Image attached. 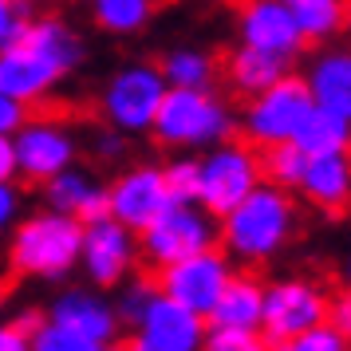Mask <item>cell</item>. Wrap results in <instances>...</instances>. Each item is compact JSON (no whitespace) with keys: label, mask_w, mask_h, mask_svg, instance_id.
I'll return each mask as SVG.
<instances>
[{"label":"cell","mask_w":351,"mask_h":351,"mask_svg":"<svg viewBox=\"0 0 351 351\" xmlns=\"http://www.w3.org/2000/svg\"><path fill=\"white\" fill-rule=\"evenodd\" d=\"M83 60V40L64 20L56 16H28L12 36V44L0 48V91L32 107L36 99H44L64 80L67 71H75Z\"/></svg>","instance_id":"6da1fadb"},{"label":"cell","mask_w":351,"mask_h":351,"mask_svg":"<svg viewBox=\"0 0 351 351\" xmlns=\"http://www.w3.org/2000/svg\"><path fill=\"white\" fill-rule=\"evenodd\" d=\"M296 233V206L288 190L261 182L253 193H245L217 225V241L233 261L261 265L285 249Z\"/></svg>","instance_id":"7a4b0ae2"},{"label":"cell","mask_w":351,"mask_h":351,"mask_svg":"<svg viewBox=\"0 0 351 351\" xmlns=\"http://www.w3.org/2000/svg\"><path fill=\"white\" fill-rule=\"evenodd\" d=\"M83 253V221L60 209L32 213L28 221L16 225L12 245H8V269L16 276L36 280H60L80 265Z\"/></svg>","instance_id":"3957f363"},{"label":"cell","mask_w":351,"mask_h":351,"mask_svg":"<svg viewBox=\"0 0 351 351\" xmlns=\"http://www.w3.org/2000/svg\"><path fill=\"white\" fill-rule=\"evenodd\" d=\"M150 130L170 150H209L233 134V114L209 87H166Z\"/></svg>","instance_id":"277c9868"},{"label":"cell","mask_w":351,"mask_h":351,"mask_svg":"<svg viewBox=\"0 0 351 351\" xmlns=\"http://www.w3.org/2000/svg\"><path fill=\"white\" fill-rule=\"evenodd\" d=\"M261 182H265V174H261V150L249 138L245 143H233V138L213 143L206 158H197V202L213 217H225Z\"/></svg>","instance_id":"5b68a950"},{"label":"cell","mask_w":351,"mask_h":351,"mask_svg":"<svg viewBox=\"0 0 351 351\" xmlns=\"http://www.w3.org/2000/svg\"><path fill=\"white\" fill-rule=\"evenodd\" d=\"M217 245V217L202 202H170L154 221L138 233V253L150 269H162L170 261L202 253Z\"/></svg>","instance_id":"8992f818"},{"label":"cell","mask_w":351,"mask_h":351,"mask_svg":"<svg viewBox=\"0 0 351 351\" xmlns=\"http://www.w3.org/2000/svg\"><path fill=\"white\" fill-rule=\"evenodd\" d=\"M166 75L154 64H127L123 71H114L111 83L103 87L99 111L107 119V127L123 130V134H143L154 127V114L166 95Z\"/></svg>","instance_id":"52a82bcc"},{"label":"cell","mask_w":351,"mask_h":351,"mask_svg":"<svg viewBox=\"0 0 351 351\" xmlns=\"http://www.w3.org/2000/svg\"><path fill=\"white\" fill-rule=\"evenodd\" d=\"M229 276H233V256L225 249H217V245L154 269V280H158L162 296L186 304L197 316H209V308L217 304L221 288L229 285Z\"/></svg>","instance_id":"ba28073f"},{"label":"cell","mask_w":351,"mask_h":351,"mask_svg":"<svg viewBox=\"0 0 351 351\" xmlns=\"http://www.w3.org/2000/svg\"><path fill=\"white\" fill-rule=\"evenodd\" d=\"M308 111H312L308 80L285 75V80L272 83L269 91H261V95L249 99L245 119H241V130H245V138H249L256 150H261V146H272V143H288Z\"/></svg>","instance_id":"9c48e42d"},{"label":"cell","mask_w":351,"mask_h":351,"mask_svg":"<svg viewBox=\"0 0 351 351\" xmlns=\"http://www.w3.org/2000/svg\"><path fill=\"white\" fill-rule=\"evenodd\" d=\"M332 296L312 280H276L265 288V308H261V335L269 348H288L300 332L312 324L328 319Z\"/></svg>","instance_id":"30bf717a"},{"label":"cell","mask_w":351,"mask_h":351,"mask_svg":"<svg viewBox=\"0 0 351 351\" xmlns=\"http://www.w3.org/2000/svg\"><path fill=\"white\" fill-rule=\"evenodd\" d=\"M202 343H206V316L190 312L186 304L162 292L134 319V335H130L134 351H197Z\"/></svg>","instance_id":"8fae6325"},{"label":"cell","mask_w":351,"mask_h":351,"mask_svg":"<svg viewBox=\"0 0 351 351\" xmlns=\"http://www.w3.org/2000/svg\"><path fill=\"white\" fill-rule=\"evenodd\" d=\"M75 162V138L56 119L28 114V123L16 130V174L28 186H44Z\"/></svg>","instance_id":"7c38bea8"},{"label":"cell","mask_w":351,"mask_h":351,"mask_svg":"<svg viewBox=\"0 0 351 351\" xmlns=\"http://www.w3.org/2000/svg\"><path fill=\"white\" fill-rule=\"evenodd\" d=\"M134 256H138V241L134 229H127L123 221H114L111 213L99 217V221L83 225V269L95 280L99 288L119 285L130 269H134Z\"/></svg>","instance_id":"4fadbf2b"},{"label":"cell","mask_w":351,"mask_h":351,"mask_svg":"<svg viewBox=\"0 0 351 351\" xmlns=\"http://www.w3.org/2000/svg\"><path fill=\"white\" fill-rule=\"evenodd\" d=\"M107 197H111V217L123 221L127 229H134V233H143L146 225L174 202L170 190H166L162 166H130L127 174H119L107 186Z\"/></svg>","instance_id":"5bb4252c"},{"label":"cell","mask_w":351,"mask_h":351,"mask_svg":"<svg viewBox=\"0 0 351 351\" xmlns=\"http://www.w3.org/2000/svg\"><path fill=\"white\" fill-rule=\"evenodd\" d=\"M237 32H241V44L285 56V60H296L308 48L300 24H296V16H292V8L285 0H245L237 16Z\"/></svg>","instance_id":"9a60e30c"},{"label":"cell","mask_w":351,"mask_h":351,"mask_svg":"<svg viewBox=\"0 0 351 351\" xmlns=\"http://www.w3.org/2000/svg\"><path fill=\"white\" fill-rule=\"evenodd\" d=\"M48 319H56L60 328H67V332L83 335L87 343L95 351L111 348L114 339H119V328H123V319H119V312H114L107 300H99L95 292H64L60 300L48 308Z\"/></svg>","instance_id":"2e32d148"},{"label":"cell","mask_w":351,"mask_h":351,"mask_svg":"<svg viewBox=\"0 0 351 351\" xmlns=\"http://www.w3.org/2000/svg\"><path fill=\"white\" fill-rule=\"evenodd\" d=\"M296 190L304 193L308 206L324 209L332 217L351 209V150L308 154V166H304V178Z\"/></svg>","instance_id":"e0dca14e"},{"label":"cell","mask_w":351,"mask_h":351,"mask_svg":"<svg viewBox=\"0 0 351 351\" xmlns=\"http://www.w3.org/2000/svg\"><path fill=\"white\" fill-rule=\"evenodd\" d=\"M40 190H48V202L51 209H60V213H71V217H80L83 225L87 221H99V217H107L111 213V197H107V186H99L91 174H83V170H60V174L44 182Z\"/></svg>","instance_id":"ac0fdd59"},{"label":"cell","mask_w":351,"mask_h":351,"mask_svg":"<svg viewBox=\"0 0 351 351\" xmlns=\"http://www.w3.org/2000/svg\"><path fill=\"white\" fill-rule=\"evenodd\" d=\"M288 64H292V60H285V56H272V51L241 44V48L229 51V60H225V83H229L237 95L253 99V95H261V91H269L276 80H285Z\"/></svg>","instance_id":"d6986e66"},{"label":"cell","mask_w":351,"mask_h":351,"mask_svg":"<svg viewBox=\"0 0 351 351\" xmlns=\"http://www.w3.org/2000/svg\"><path fill=\"white\" fill-rule=\"evenodd\" d=\"M308 91L316 107L351 119V51H324L308 67Z\"/></svg>","instance_id":"ffe728a7"},{"label":"cell","mask_w":351,"mask_h":351,"mask_svg":"<svg viewBox=\"0 0 351 351\" xmlns=\"http://www.w3.org/2000/svg\"><path fill=\"white\" fill-rule=\"evenodd\" d=\"M261 308H265V285L249 272H233L221 288L217 304L209 308L206 324H237V328H261Z\"/></svg>","instance_id":"44dd1931"},{"label":"cell","mask_w":351,"mask_h":351,"mask_svg":"<svg viewBox=\"0 0 351 351\" xmlns=\"http://www.w3.org/2000/svg\"><path fill=\"white\" fill-rule=\"evenodd\" d=\"M292 143L300 146L304 154H335V150H351V119L328 111V107H316L304 114V123L296 127Z\"/></svg>","instance_id":"7402d4cb"},{"label":"cell","mask_w":351,"mask_h":351,"mask_svg":"<svg viewBox=\"0 0 351 351\" xmlns=\"http://www.w3.org/2000/svg\"><path fill=\"white\" fill-rule=\"evenodd\" d=\"M158 12V0H91V20L111 36H134Z\"/></svg>","instance_id":"603a6c76"},{"label":"cell","mask_w":351,"mask_h":351,"mask_svg":"<svg viewBox=\"0 0 351 351\" xmlns=\"http://www.w3.org/2000/svg\"><path fill=\"white\" fill-rule=\"evenodd\" d=\"M292 16L300 24L304 40H332L343 32V16H348V0H285Z\"/></svg>","instance_id":"cb8c5ba5"},{"label":"cell","mask_w":351,"mask_h":351,"mask_svg":"<svg viewBox=\"0 0 351 351\" xmlns=\"http://www.w3.org/2000/svg\"><path fill=\"white\" fill-rule=\"evenodd\" d=\"M158 67L170 87H213V80H217V64L202 48H178Z\"/></svg>","instance_id":"d4e9b609"},{"label":"cell","mask_w":351,"mask_h":351,"mask_svg":"<svg viewBox=\"0 0 351 351\" xmlns=\"http://www.w3.org/2000/svg\"><path fill=\"white\" fill-rule=\"evenodd\" d=\"M304 166H308V154H304L292 138H288V143L261 146V174H265V182L280 186V190H296V186H300Z\"/></svg>","instance_id":"484cf974"},{"label":"cell","mask_w":351,"mask_h":351,"mask_svg":"<svg viewBox=\"0 0 351 351\" xmlns=\"http://www.w3.org/2000/svg\"><path fill=\"white\" fill-rule=\"evenodd\" d=\"M209 351H261L269 348L261 328H237V324H206V343Z\"/></svg>","instance_id":"4316f807"},{"label":"cell","mask_w":351,"mask_h":351,"mask_svg":"<svg viewBox=\"0 0 351 351\" xmlns=\"http://www.w3.org/2000/svg\"><path fill=\"white\" fill-rule=\"evenodd\" d=\"M158 296V280L154 276H138V280H130L127 288H123V296H119V304H114V312H119V319L123 324H130L134 328V319L146 312V304Z\"/></svg>","instance_id":"83f0119b"},{"label":"cell","mask_w":351,"mask_h":351,"mask_svg":"<svg viewBox=\"0 0 351 351\" xmlns=\"http://www.w3.org/2000/svg\"><path fill=\"white\" fill-rule=\"evenodd\" d=\"M166 190L174 202H197V158H174L162 166Z\"/></svg>","instance_id":"f1b7e54d"},{"label":"cell","mask_w":351,"mask_h":351,"mask_svg":"<svg viewBox=\"0 0 351 351\" xmlns=\"http://www.w3.org/2000/svg\"><path fill=\"white\" fill-rule=\"evenodd\" d=\"M343 348H348V339H343V332L335 328L332 319L312 324L308 332H300L292 343H288V351H343Z\"/></svg>","instance_id":"f546056e"},{"label":"cell","mask_w":351,"mask_h":351,"mask_svg":"<svg viewBox=\"0 0 351 351\" xmlns=\"http://www.w3.org/2000/svg\"><path fill=\"white\" fill-rule=\"evenodd\" d=\"M40 324H44V316L40 312H24L20 319H8V324H0V351H24L32 348V335L40 332Z\"/></svg>","instance_id":"4dcf8cb0"},{"label":"cell","mask_w":351,"mask_h":351,"mask_svg":"<svg viewBox=\"0 0 351 351\" xmlns=\"http://www.w3.org/2000/svg\"><path fill=\"white\" fill-rule=\"evenodd\" d=\"M24 123H28V103H20L8 91H0V134H16Z\"/></svg>","instance_id":"1f68e13d"},{"label":"cell","mask_w":351,"mask_h":351,"mask_svg":"<svg viewBox=\"0 0 351 351\" xmlns=\"http://www.w3.org/2000/svg\"><path fill=\"white\" fill-rule=\"evenodd\" d=\"M28 20V12L20 8L16 0H0V48L12 44V36L20 32V24Z\"/></svg>","instance_id":"d6a6232c"},{"label":"cell","mask_w":351,"mask_h":351,"mask_svg":"<svg viewBox=\"0 0 351 351\" xmlns=\"http://www.w3.org/2000/svg\"><path fill=\"white\" fill-rule=\"evenodd\" d=\"M328 319H332L335 328L343 332V339L351 343V288H343L339 296H332V304H328Z\"/></svg>","instance_id":"836d02e7"},{"label":"cell","mask_w":351,"mask_h":351,"mask_svg":"<svg viewBox=\"0 0 351 351\" xmlns=\"http://www.w3.org/2000/svg\"><path fill=\"white\" fill-rule=\"evenodd\" d=\"M20 217V193L8 186V182H0V233L4 229H12V221Z\"/></svg>","instance_id":"e575fe53"},{"label":"cell","mask_w":351,"mask_h":351,"mask_svg":"<svg viewBox=\"0 0 351 351\" xmlns=\"http://www.w3.org/2000/svg\"><path fill=\"white\" fill-rule=\"evenodd\" d=\"M123 146H127V143H123V130L111 127V130H103V134L95 138V154L103 162H114L119 154H123Z\"/></svg>","instance_id":"d590c367"},{"label":"cell","mask_w":351,"mask_h":351,"mask_svg":"<svg viewBox=\"0 0 351 351\" xmlns=\"http://www.w3.org/2000/svg\"><path fill=\"white\" fill-rule=\"evenodd\" d=\"M12 178H16V138L0 134V182H12Z\"/></svg>","instance_id":"8d00e7d4"},{"label":"cell","mask_w":351,"mask_h":351,"mask_svg":"<svg viewBox=\"0 0 351 351\" xmlns=\"http://www.w3.org/2000/svg\"><path fill=\"white\" fill-rule=\"evenodd\" d=\"M339 280H343V288H351V253H348V261L339 265Z\"/></svg>","instance_id":"74e56055"},{"label":"cell","mask_w":351,"mask_h":351,"mask_svg":"<svg viewBox=\"0 0 351 351\" xmlns=\"http://www.w3.org/2000/svg\"><path fill=\"white\" fill-rule=\"evenodd\" d=\"M343 28L351 32V0H348V16H343Z\"/></svg>","instance_id":"f35d334b"}]
</instances>
